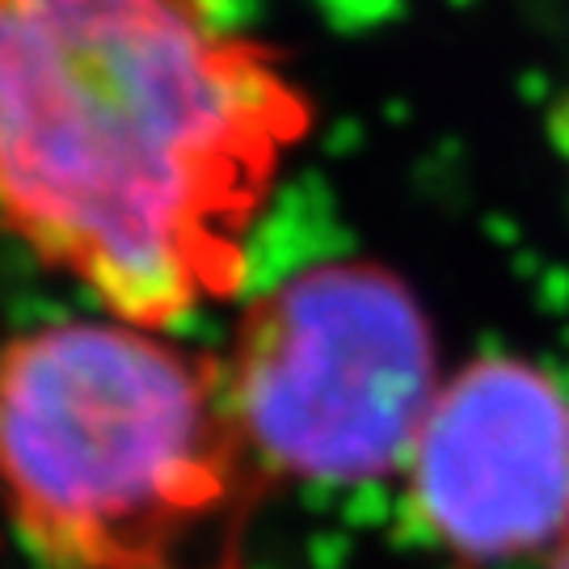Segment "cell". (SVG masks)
<instances>
[{
    "label": "cell",
    "instance_id": "6da1fadb",
    "mask_svg": "<svg viewBox=\"0 0 569 569\" xmlns=\"http://www.w3.org/2000/svg\"><path fill=\"white\" fill-rule=\"evenodd\" d=\"M308 127L279 56L207 0H0V232L106 317L237 300Z\"/></svg>",
    "mask_w": 569,
    "mask_h": 569
},
{
    "label": "cell",
    "instance_id": "7a4b0ae2",
    "mask_svg": "<svg viewBox=\"0 0 569 569\" xmlns=\"http://www.w3.org/2000/svg\"><path fill=\"white\" fill-rule=\"evenodd\" d=\"M266 481L224 363L173 329L93 312L0 342V507L39 569H232Z\"/></svg>",
    "mask_w": 569,
    "mask_h": 569
},
{
    "label": "cell",
    "instance_id": "3957f363",
    "mask_svg": "<svg viewBox=\"0 0 569 569\" xmlns=\"http://www.w3.org/2000/svg\"><path fill=\"white\" fill-rule=\"evenodd\" d=\"M220 363L266 477L312 486L406 468L439 392L413 291L367 258L305 266L249 296Z\"/></svg>",
    "mask_w": 569,
    "mask_h": 569
},
{
    "label": "cell",
    "instance_id": "277c9868",
    "mask_svg": "<svg viewBox=\"0 0 569 569\" xmlns=\"http://www.w3.org/2000/svg\"><path fill=\"white\" fill-rule=\"evenodd\" d=\"M401 472L418 528L456 561L552 552L569 531L566 388L528 359H472L439 385Z\"/></svg>",
    "mask_w": 569,
    "mask_h": 569
},
{
    "label": "cell",
    "instance_id": "5b68a950",
    "mask_svg": "<svg viewBox=\"0 0 569 569\" xmlns=\"http://www.w3.org/2000/svg\"><path fill=\"white\" fill-rule=\"evenodd\" d=\"M549 557H552L549 569H569V531L561 536V545H557V549H552Z\"/></svg>",
    "mask_w": 569,
    "mask_h": 569
}]
</instances>
